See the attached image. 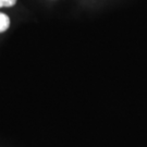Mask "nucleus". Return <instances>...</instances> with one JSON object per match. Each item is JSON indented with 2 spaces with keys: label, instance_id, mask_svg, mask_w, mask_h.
I'll list each match as a JSON object with an SVG mask.
<instances>
[{
  "label": "nucleus",
  "instance_id": "nucleus-1",
  "mask_svg": "<svg viewBox=\"0 0 147 147\" xmlns=\"http://www.w3.org/2000/svg\"><path fill=\"white\" fill-rule=\"evenodd\" d=\"M10 26V19L9 16L0 12V33L7 31Z\"/></svg>",
  "mask_w": 147,
  "mask_h": 147
},
{
  "label": "nucleus",
  "instance_id": "nucleus-2",
  "mask_svg": "<svg viewBox=\"0 0 147 147\" xmlns=\"http://www.w3.org/2000/svg\"><path fill=\"white\" fill-rule=\"evenodd\" d=\"M16 3V0H0V8L3 7H12Z\"/></svg>",
  "mask_w": 147,
  "mask_h": 147
}]
</instances>
